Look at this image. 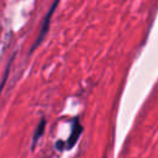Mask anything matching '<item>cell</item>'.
<instances>
[{
    "label": "cell",
    "mask_w": 158,
    "mask_h": 158,
    "mask_svg": "<svg viewBox=\"0 0 158 158\" xmlns=\"http://www.w3.org/2000/svg\"><path fill=\"white\" fill-rule=\"evenodd\" d=\"M60 0H54L53 2H52V5H51V9L47 11V14H46V16H44V19L42 20V23H41V28H40V35H38V37H37V40L35 41V43H33V46H32V48H31V51L30 52H32L41 42H42V40L44 38V36H46V33L48 32V28H49V22H51V19H52V15H53V12H54V10H56V7H57V5H58V2H59Z\"/></svg>",
    "instance_id": "1"
},
{
    "label": "cell",
    "mask_w": 158,
    "mask_h": 158,
    "mask_svg": "<svg viewBox=\"0 0 158 158\" xmlns=\"http://www.w3.org/2000/svg\"><path fill=\"white\" fill-rule=\"evenodd\" d=\"M81 132H83V127H81L78 117H75L72 121V132H70V135L68 137V141L65 143V149H72L75 146V143L78 142V139L81 135Z\"/></svg>",
    "instance_id": "2"
},
{
    "label": "cell",
    "mask_w": 158,
    "mask_h": 158,
    "mask_svg": "<svg viewBox=\"0 0 158 158\" xmlns=\"http://www.w3.org/2000/svg\"><path fill=\"white\" fill-rule=\"evenodd\" d=\"M44 126H46V120H44V118H42V120H41V122L38 123V126H37V128H36L35 133H33V139H32V149H33V147H35L36 142L38 141V138H40V137L43 135V132H44Z\"/></svg>",
    "instance_id": "3"
},
{
    "label": "cell",
    "mask_w": 158,
    "mask_h": 158,
    "mask_svg": "<svg viewBox=\"0 0 158 158\" xmlns=\"http://www.w3.org/2000/svg\"><path fill=\"white\" fill-rule=\"evenodd\" d=\"M12 59H14V56H12V58L9 60V63H7L6 68H5V73H4V77H2V86H4V84H5L6 79H7V74H9V70H10V65H11V63H12Z\"/></svg>",
    "instance_id": "4"
}]
</instances>
